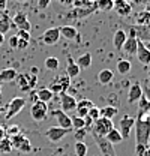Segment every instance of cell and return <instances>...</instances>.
Returning <instances> with one entry per match:
<instances>
[{
	"label": "cell",
	"mask_w": 150,
	"mask_h": 156,
	"mask_svg": "<svg viewBox=\"0 0 150 156\" xmlns=\"http://www.w3.org/2000/svg\"><path fill=\"white\" fill-rule=\"evenodd\" d=\"M87 2H90V3H96V0H87Z\"/></svg>",
	"instance_id": "56"
},
{
	"label": "cell",
	"mask_w": 150,
	"mask_h": 156,
	"mask_svg": "<svg viewBox=\"0 0 150 156\" xmlns=\"http://www.w3.org/2000/svg\"><path fill=\"white\" fill-rule=\"evenodd\" d=\"M27 47H29V42H27V41L18 39V45H17V50H26Z\"/></svg>",
	"instance_id": "45"
},
{
	"label": "cell",
	"mask_w": 150,
	"mask_h": 156,
	"mask_svg": "<svg viewBox=\"0 0 150 156\" xmlns=\"http://www.w3.org/2000/svg\"><path fill=\"white\" fill-rule=\"evenodd\" d=\"M26 21H29V18H27V14L26 12H23V11H18L17 14H15V17L12 18V26H15V27H18L21 24H24Z\"/></svg>",
	"instance_id": "28"
},
{
	"label": "cell",
	"mask_w": 150,
	"mask_h": 156,
	"mask_svg": "<svg viewBox=\"0 0 150 156\" xmlns=\"http://www.w3.org/2000/svg\"><path fill=\"white\" fill-rule=\"evenodd\" d=\"M126 38H128V35H126L125 30H116V33L112 36V45H114V48L116 50H122Z\"/></svg>",
	"instance_id": "17"
},
{
	"label": "cell",
	"mask_w": 150,
	"mask_h": 156,
	"mask_svg": "<svg viewBox=\"0 0 150 156\" xmlns=\"http://www.w3.org/2000/svg\"><path fill=\"white\" fill-rule=\"evenodd\" d=\"M112 11L120 17H129L132 14V5L128 0H112Z\"/></svg>",
	"instance_id": "7"
},
{
	"label": "cell",
	"mask_w": 150,
	"mask_h": 156,
	"mask_svg": "<svg viewBox=\"0 0 150 156\" xmlns=\"http://www.w3.org/2000/svg\"><path fill=\"white\" fill-rule=\"evenodd\" d=\"M90 5V2H87V0H74V3H72V6L74 8H84V6H89Z\"/></svg>",
	"instance_id": "43"
},
{
	"label": "cell",
	"mask_w": 150,
	"mask_h": 156,
	"mask_svg": "<svg viewBox=\"0 0 150 156\" xmlns=\"http://www.w3.org/2000/svg\"><path fill=\"white\" fill-rule=\"evenodd\" d=\"M144 35H146V36H143V38H146L150 41V27H146V29H144Z\"/></svg>",
	"instance_id": "52"
},
{
	"label": "cell",
	"mask_w": 150,
	"mask_h": 156,
	"mask_svg": "<svg viewBox=\"0 0 150 156\" xmlns=\"http://www.w3.org/2000/svg\"><path fill=\"white\" fill-rule=\"evenodd\" d=\"M143 98V87L138 81H135L129 87V92H128V102L129 104H137L140 99Z\"/></svg>",
	"instance_id": "13"
},
{
	"label": "cell",
	"mask_w": 150,
	"mask_h": 156,
	"mask_svg": "<svg viewBox=\"0 0 150 156\" xmlns=\"http://www.w3.org/2000/svg\"><path fill=\"white\" fill-rule=\"evenodd\" d=\"M74 149H75V155L77 156H86L87 155V150H89V147H87V144L84 141H77Z\"/></svg>",
	"instance_id": "33"
},
{
	"label": "cell",
	"mask_w": 150,
	"mask_h": 156,
	"mask_svg": "<svg viewBox=\"0 0 150 156\" xmlns=\"http://www.w3.org/2000/svg\"><path fill=\"white\" fill-rule=\"evenodd\" d=\"M18 75V72L14 68H6L3 71H0V83H11L15 81V78Z\"/></svg>",
	"instance_id": "18"
},
{
	"label": "cell",
	"mask_w": 150,
	"mask_h": 156,
	"mask_svg": "<svg viewBox=\"0 0 150 156\" xmlns=\"http://www.w3.org/2000/svg\"><path fill=\"white\" fill-rule=\"evenodd\" d=\"M9 45H11V48H15L17 50V45H18V38L14 35V36H11L9 39Z\"/></svg>",
	"instance_id": "46"
},
{
	"label": "cell",
	"mask_w": 150,
	"mask_h": 156,
	"mask_svg": "<svg viewBox=\"0 0 150 156\" xmlns=\"http://www.w3.org/2000/svg\"><path fill=\"white\" fill-rule=\"evenodd\" d=\"M86 135H87V131H86L84 128H83V129H75L74 138L77 140V141H84Z\"/></svg>",
	"instance_id": "38"
},
{
	"label": "cell",
	"mask_w": 150,
	"mask_h": 156,
	"mask_svg": "<svg viewBox=\"0 0 150 156\" xmlns=\"http://www.w3.org/2000/svg\"><path fill=\"white\" fill-rule=\"evenodd\" d=\"M54 116L57 119V126L59 128H63V129H68V131H71V128H72V122H71V117L68 116L65 111H62L60 108L54 111Z\"/></svg>",
	"instance_id": "14"
},
{
	"label": "cell",
	"mask_w": 150,
	"mask_h": 156,
	"mask_svg": "<svg viewBox=\"0 0 150 156\" xmlns=\"http://www.w3.org/2000/svg\"><path fill=\"white\" fill-rule=\"evenodd\" d=\"M149 111H150V102L143 95V98L138 101V114H149Z\"/></svg>",
	"instance_id": "29"
},
{
	"label": "cell",
	"mask_w": 150,
	"mask_h": 156,
	"mask_svg": "<svg viewBox=\"0 0 150 156\" xmlns=\"http://www.w3.org/2000/svg\"><path fill=\"white\" fill-rule=\"evenodd\" d=\"M11 26H12V21L9 20V17H8V15H3V17L0 18V35L8 33L9 29H11Z\"/></svg>",
	"instance_id": "31"
},
{
	"label": "cell",
	"mask_w": 150,
	"mask_h": 156,
	"mask_svg": "<svg viewBox=\"0 0 150 156\" xmlns=\"http://www.w3.org/2000/svg\"><path fill=\"white\" fill-rule=\"evenodd\" d=\"M132 71V63L126 58H120L117 62V72L120 75H128L129 72Z\"/></svg>",
	"instance_id": "23"
},
{
	"label": "cell",
	"mask_w": 150,
	"mask_h": 156,
	"mask_svg": "<svg viewBox=\"0 0 150 156\" xmlns=\"http://www.w3.org/2000/svg\"><path fill=\"white\" fill-rule=\"evenodd\" d=\"M44 65H45V68L48 69V71H51V72H56L59 71V68H60V60L57 57H47L44 60Z\"/></svg>",
	"instance_id": "26"
},
{
	"label": "cell",
	"mask_w": 150,
	"mask_h": 156,
	"mask_svg": "<svg viewBox=\"0 0 150 156\" xmlns=\"http://www.w3.org/2000/svg\"><path fill=\"white\" fill-rule=\"evenodd\" d=\"M135 24L137 26H141V27H150V12H147L146 9L141 11V12H137L135 14Z\"/></svg>",
	"instance_id": "16"
},
{
	"label": "cell",
	"mask_w": 150,
	"mask_h": 156,
	"mask_svg": "<svg viewBox=\"0 0 150 156\" xmlns=\"http://www.w3.org/2000/svg\"><path fill=\"white\" fill-rule=\"evenodd\" d=\"M75 63L80 66V69H81V68H83V69H87V68H90V65H92V54H90V53L81 54Z\"/></svg>",
	"instance_id": "27"
},
{
	"label": "cell",
	"mask_w": 150,
	"mask_h": 156,
	"mask_svg": "<svg viewBox=\"0 0 150 156\" xmlns=\"http://www.w3.org/2000/svg\"><path fill=\"white\" fill-rule=\"evenodd\" d=\"M53 92L48 89V87H44V89H39L36 92V98L38 101H41V102H45V104H48L51 99H53Z\"/></svg>",
	"instance_id": "24"
},
{
	"label": "cell",
	"mask_w": 150,
	"mask_h": 156,
	"mask_svg": "<svg viewBox=\"0 0 150 156\" xmlns=\"http://www.w3.org/2000/svg\"><path fill=\"white\" fill-rule=\"evenodd\" d=\"M147 147L150 149V138H149V143H147Z\"/></svg>",
	"instance_id": "57"
},
{
	"label": "cell",
	"mask_w": 150,
	"mask_h": 156,
	"mask_svg": "<svg viewBox=\"0 0 150 156\" xmlns=\"http://www.w3.org/2000/svg\"><path fill=\"white\" fill-rule=\"evenodd\" d=\"M135 141L137 144L147 146L150 138V117L149 114H138L135 117Z\"/></svg>",
	"instance_id": "1"
},
{
	"label": "cell",
	"mask_w": 150,
	"mask_h": 156,
	"mask_svg": "<svg viewBox=\"0 0 150 156\" xmlns=\"http://www.w3.org/2000/svg\"><path fill=\"white\" fill-rule=\"evenodd\" d=\"M134 125H135V117L134 116L126 114V116L122 117V120H120V134L123 136V140L131 135V129L134 128Z\"/></svg>",
	"instance_id": "10"
},
{
	"label": "cell",
	"mask_w": 150,
	"mask_h": 156,
	"mask_svg": "<svg viewBox=\"0 0 150 156\" xmlns=\"http://www.w3.org/2000/svg\"><path fill=\"white\" fill-rule=\"evenodd\" d=\"M143 95H144L146 99L150 102V87L149 86H144V87H143Z\"/></svg>",
	"instance_id": "47"
},
{
	"label": "cell",
	"mask_w": 150,
	"mask_h": 156,
	"mask_svg": "<svg viewBox=\"0 0 150 156\" xmlns=\"http://www.w3.org/2000/svg\"><path fill=\"white\" fill-rule=\"evenodd\" d=\"M59 2L65 6H72V3H74V0H59Z\"/></svg>",
	"instance_id": "49"
},
{
	"label": "cell",
	"mask_w": 150,
	"mask_h": 156,
	"mask_svg": "<svg viewBox=\"0 0 150 156\" xmlns=\"http://www.w3.org/2000/svg\"><path fill=\"white\" fill-rule=\"evenodd\" d=\"M117 108L114 107V105H105V107H102V108H99V113H101V117H105V119H110L112 120L116 114H117Z\"/></svg>",
	"instance_id": "25"
},
{
	"label": "cell",
	"mask_w": 150,
	"mask_h": 156,
	"mask_svg": "<svg viewBox=\"0 0 150 156\" xmlns=\"http://www.w3.org/2000/svg\"><path fill=\"white\" fill-rule=\"evenodd\" d=\"M20 152H23V153H30L32 150H33V147H32V143H30V140L26 136L24 140H23V143H21V146L18 147Z\"/></svg>",
	"instance_id": "34"
},
{
	"label": "cell",
	"mask_w": 150,
	"mask_h": 156,
	"mask_svg": "<svg viewBox=\"0 0 150 156\" xmlns=\"http://www.w3.org/2000/svg\"><path fill=\"white\" fill-rule=\"evenodd\" d=\"M143 156H150V149H147V152H146Z\"/></svg>",
	"instance_id": "55"
},
{
	"label": "cell",
	"mask_w": 150,
	"mask_h": 156,
	"mask_svg": "<svg viewBox=\"0 0 150 156\" xmlns=\"http://www.w3.org/2000/svg\"><path fill=\"white\" fill-rule=\"evenodd\" d=\"M0 93H2V84H0Z\"/></svg>",
	"instance_id": "60"
},
{
	"label": "cell",
	"mask_w": 150,
	"mask_h": 156,
	"mask_svg": "<svg viewBox=\"0 0 150 156\" xmlns=\"http://www.w3.org/2000/svg\"><path fill=\"white\" fill-rule=\"evenodd\" d=\"M137 60L143 65V66H147L150 65V50L146 47V44L138 39V48H137Z\"/></svg>",
	"instance_id": "9"
},
{
	"label": "cell",
	"mask_w": 150,
	"mask_h": 156,
	"mask_svg": "<svg viewBox=\"0 0 150 156\" xmlns=\"http://www.w3.org/2000/svg\"><path fill=\"white\" fill-rule=\"evenodd\" d=\"M105 140L110 143V144H120L122 141H123V136H122V134H120V131L119 129H116V128H112L111 131L107 134V136H105Z\"/></svg>",
	"instance_id": "22"
},
{
	"label": "cell",
	"mask_w": 150,
	"mask_h": 156,
	"mask_svg": "<svg viewBox=\"0 0 150 156\" xmlns=\"http://www.w3.org/2000/svg\"><path fill=\"white\" fill-rule=\"evenodd\" d=\"M29 72H30V74H32V75H36V77H38V74H39V69H38L36 66H32V68H30V71H29Z\"/></svg>",
	"instance_id": "50"
},
{
	"label": "cell",
	"mask_w": 150,
	"mask_h": 156,
	"mask_svg": "<svg viewBox=\"0 0 150 156\" xmlns=\"http://www.w3.org/2000/svg\"><path fill=\"white\" fill-rule=\"evenodd\" d=\"M147 146H141V144H137L135 146V156H143L146 152H147Z\"/></svg>",
	"instance_id": "42"
},
{
	"label": "cell",
	"mask_w": 150,
	"mask_h": 156,
	"mask_svg": "<svg viewBox=\"0 0 150 156\" xmlns=\"http://www.w3.org/2000/svg\"><path fill=\"white\" fill-rule=\"evenodd\" d=\"M26 107V99L21 96H15L11 99V102L8 104V111H6V116L5 119L6 120H11L12 117H15L20 111Z\"/></svg>",
	"instance_id": "5"
},
{
	"label": "cell",
	"mask_w": 150,
	"mask_h": 156,
	"mask_svg": "<svg viewBox=\"0 0 150 156\" xmlns=\"http://www.w3.org/2000/svg\"><path fill=\"white\" fill-rule=\"evenodd\" d=\"M15 36H17L18 39H23V41L30 42V32H26V30H18V32L15 33Z\"/></svg>",
	"instance_id": "40"
},
{
	"label": "cell",
	"mask_w": 150,
	"mask_h": 156,
	"mask_svg": "<svg viewBox=\"0 0 150 156\" xmlns=\"http://www.w3.org/2000/svg\"><path fill=\"white\" fill-rule=\"evenodd\" d=\"M77 105H81V107H86V108H93L95 102L90 101V99H81V101L77 102Z\"/></svg>",
	"instance_id": "41"
},
{
	"label": "cell",
	"mask_w": 150,
	"mask_h": 156,
	"mask_svg": "<svg viewBox=\"0 0 150 156\" xmlns=\"http://www.w3.org/2000/svg\"><path fill=\"white\" fill-rule=\"evenodd\" d=\"M112 78H114V72H112L111 69H108V68L99 71V74H98V81H99V84H102V86L110 84L112 81Z\"/></svg>",
	"instance_id": "20"
},
{
	"label": "cell",
	"mask_w": 150,
	"mask_h": 156,
	"mask_svg": "<svg viewBox=\"0 0 150 156\" xmlns=\"http://www.w3.org/2000/svg\"><path fill=\"white\" fill-rule=\"evenodd\" d=\"M71 122H72V128L74 129H83L84 128V119H81V117L78 116L71 117Z\"/></svg>",
	"instance_id": "35"
},
{
	"label": "cell",
	"mask_w": 150,
	"mask_h": 156,
	"mask_svg": "<svg viewBox=\"0 0 150 156\" xmlns=\"http://www.w3.org/2000/svg\"><path fill=\"white\" fill-rule=\"evenodd\" d=\"M77 102L78 101L75 99V96L69 95V93H63V95H60V110L65 113L72 111L77 108Z\"/></svg>",
	"instance_id": "11"
},
{
	"label": "cell",
	"mask_w": 150,
	"mask_h": 156,
	"mask_svg": "<svg viewBox=\"0 0 150 156\" xmlns=\"http://www.w3.org/2000/svg\"><path fill=\"white\" fill-rule=\"evenodd\" d=\"M17 2H27V0H17Z\"/></svg>",
	"instance_id": "58"
},
{
	"label": "cell",
	"mask_w": 150,
	"mask_h": 156,
	"mask_svg": "<svg viewBox=\"0 0 150 156\" xmlns=\"http://www.w3.org/2000/svg\"><path fill=\"white\" fill-rule=\"evenodd\" d=\"M92 136H93L95 143L98 144V149L101 150L102 156H117V155H116V150H114V146H112V144H110V143H108L104 136L96 135V134H93V132H92Z\"/></svg>",
	"instance_id": "6"
},
{
	"label": "cell",
	"mask_w": 150,
	"mask_h": 156,
	"mask_svg": "<svg viewBox=\"0 0 150 156\" xmlns=\"http://www.w3.org/2000/svg\"><path fill=\"white\" fill-rule=\"evenodd\" d=\"M147 75H149V78H150V69H149V72H147Z\"/></svg>",
	"instance_id": "59"
},
{
	"label": "cell",
	"mask_w": 150,
	"mask_h": 156,
	"mask_svg": "<svg viewBox=\"0 0 150 156\" xmlns=\"http://www.w3.org/2000/svg\"><path fill=\"white\" fill-rule=\"evenodd\" d=\"M24 138H26L24 134H18V135L12 136V138H11V141H12V147L18 150V147L21 146V143H23V140H24Z\"/></svg>",
	"instance_id": "36"
},
{
	"label": "cell",
	"mask_w": 150,
	"mask_h": 156,
	"mask_svg": "<svg viewBox=\"0 0 150 156\" xmlns=\"http://www.w3.org/2000/svg\"><path fill=\"white\" fill-rule=\"evenodd\" d=\"M71 87V78L68 77L66 74L57 75L51 83H50V90L53 92V95H63L66 93V90Z\"/></svg>",
	"instance_id": "2"
},
{
	"label": "cell",
	"mask_w": 150,
	"mask_h": 156,
	"mask_svg": "<svg viewBox=\"0 0 150 156\" xmlns=\"http://www.w3.org/2000/svg\"><path fill=\"white\" fill-rule=\"evenodd\" d=\"M5 136H6V129L0 126V141H2V140H3Z\"/></svg>",
	"instance_id": "51"
},
{
	"label": "cell",
	"mask_w": 150,
	"mask_h": 156,
	"mask_svg": "<svg viewBox=\"0 0 150 156\" xmlns=\"http://www.w3.org/2000/svg\"><path fill=\"white\" fill-rule=\"evenodd\" d=\"M112 128H114V125H112V120L110 119H105V117H99L98 120H95L93 122V126H92V131L90 132H93L96 135L99 136H107V134L111 131Z\"/></svg>",
	"instance_id": "3"
},
{
	"label": "cell",
	"mask_w": 150,
	"mask_h": 156,
	"mask_svg": "<svg viewBox=\"0 0 150 156\" xmlns=\"http://www.w3.org/2000/svg\"><path fill=\"white\" fill-rule=\"evenodd\" d=\"M6 5H8V0H0V12L6 9Z\"/></svg>",
	"instance_id": "48"
},
{
	"label": "cell",
	"mask_w": 150,
	"mask_h": 156,
	"mask_svg": "<svg viewBox=\"0 0 150 156\" xmlns=\"http://www.w3.org/2000/svg\"><path fill=\"white\" fill-rule=\"evenodd\" d=\"M3 42H5V35H0V47L3 45Z\"/></svg>",
	"instance_id": "53"
},
{
	"label": "cell",
	"mask_w": 150,
	"mask_h": 156,
	"mask_svg": "<svg viewBox=\"0 0 150 156\" xmlns=\"http://www.w3.org/2000/svg\"><path fill=\"white\" fill-rule=\"evenodd\" d=\"M96 8L102 12L112 11V0H96Z\"/></svg>",
	"instance_id": "32"
},
{
	"label": "cell",
	"mask_w": 150,
	"mask_h": 156,
	"mask_svg": "<svg viewBox=\"0 0 150 156\" xmlns=\"http://www.w3.org/2000/svg\"><path fill=\"white\" fill-rule=\"evenodd\" d=\"M149 117H150V111H149Z\"/></svg>",
	"instance_id": "61"
},
{
	"label": "cell",
	"mask_w": 150,
	"mask_h": 156,
	"mask_svg": "<svg viewBox=\"0 0 150 156\" xmlns=\"http://www.w3.org/2000/svg\"><path fill=\"white\" fill-rule=\"evenodd\" d=\"M146 11H147V12H150V0L147 2V5H146Z\"/></svg>",
	"instance_id": "54"
},
{
	"label": "cell",
	"mask_w": 150,
	"mask_h": 156,
	"mask_svg": "<svg viewBox=\"0 0 150 156\" xmlns=\"http://www.w3.org/2000/svg\"><path fill=\"white\" fill-rule=\"evenodd\" d=\"M30 116L35 122H44L48 116V104L41 102V101H35L30 107Z\"/></svg>",
	"instance_id": "4"
},
{
	"label": "cell",
	"mask_w": 150,
	"mask_h": 156,
	"mask_svg": "<svg viewBox=\"0 0 150 156\" xmlns=\"http://www.w3.org/2000/svg\"><path fill=\"white\" fill-rule=\"evenodd\" d=\"M80 71H81V69H80V66H78V65H77V63L74 62V58H71V57L68 58V66H66V75H68V77L72 80V78H77L78 75H80Z\"/></svg>",
	"instance_id": "21"
},
{
	"label": "cell",
	"mask_w": 150,
	"mask_h": 156,
	"mask_svg": "<svg viewBox=\"0 0 150 156\" xmlns=\"http://www.w3.org/2000/svg\"><path fill=\"white\" fill-rule=\"evenodd\" d=\"M59 29H60V36L65 39L72 41V39H77V36H78V32L74 26H62Z\"/></svg>",
	"instance_id": "19"
},
{
	"label": "cell",
	"mask_w": 150,
	"mask_h": 156,
	"mask_svg": "<svg viewBox=\"0 0 150 156\" xmlns=\"http://www.w3.org/2000/svg\"><path fill=\"white\" fill-rule=\"evenodd\" d=\"M87 117H90V119H92V120H98V119H99V117H101V113H99V108H98V107H96V105H95L93 108H90V110H89V114H87Z\"/></svg>",
	"instance_id": "39"
},
{
	"label": "cell",
	"mask_w": 150,
	"mask_h": 156,
	"mask_svg": "<svg viewBox=\"0 0 150 156\" xmlns=\"http://www.w3.org/2000/svg\"><path fill=\"white\" fill-rule=\"evenodd\" d=\"M18 134H21V131H20V126H17V125H12L6 129V135H9V138L18 135Z\"/></svg>",
	"instance_id": "37"
},
{
	"label": "cell",
	"mask_w": 150,
	"mask_h": 156,
	"mask_svg": "<svg viewBox=\"0 0 150 156\" xmlns=\"http://www.w3.org/2000/svg\"><path fill=\"white\" fill-rule=\"evenodd\" d=\"M60 38H62V36H60V29H59V27H51V29L45 30L44 35H42V41H44V44H47V45H54V44L59 42Z\"/></svg>",
	"instance_id": "12"
},
{
	"label": "cell",
	"mask_w": 150,
	"mask_h": 156,
	"mask_svg": "<svg viewBox=\"0 0 150 156\" xmlns=\"http://www.w3.org/2000/svg\"><path fill=\"white\" fill-rule=\"evenodd\" d=\"M68 132H69L68 129H63V128H59V126H50V128L45 131V136H47L51 143H59L60 140L65 138V135H66Z\"/></svg>",
	"instance_id": "8"
},
{
	"label": "cell",
	"mask_w": 150,
	"mask_h": 156,
	"mask_svg": "<svg viewBox=\"0 0 150 156\" xmlns=\"http://www.w3.org/2000/svg\"><path fill=\"white\" fill-rule=\"evenodd\" d=\"M137 48H138V38L137 36H128L125 44H123V51L129 56H134L137 54Z\"/></svg>",
	"instance_id": "15"
},
{
	"label": "cell",
	"mask_w": 150,
	"mask_h": 156,
	"mask_svg": "<svg viewBox=\"0 0 150 156\" xmlns=\"http://www.w3.org/2000/svg\"><path fill=\"white\" fill-rule=\"evenodd\" d=\"M50 3H51V0H38V9L44 11L50 6Z\"/></svg>",
	"instance_id": "44"
},
{
	"label": "cell",
	"mask_w": 150,
	"mask_h": 156,
	"mask_svg": "<svg viewBox=\"0 0 150 156\" xmlns=\"http://www.w3.org/2000/svg\"><path fill=\"white\" fill-rule=\"evenodd\" d=\"M12 150H14V147H12L11 138L5 136V138L0 141V153H11Z\"/></svg>",
	"instance_id": "30"
}]
</instances>
